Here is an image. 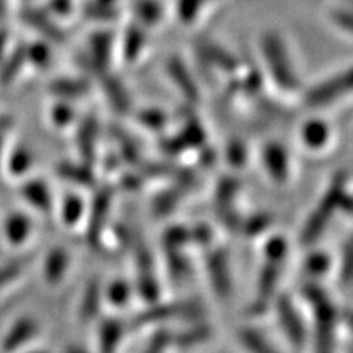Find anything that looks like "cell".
<instances>
[{"label": "cell", "mask_w": 353, "mask_h": 353, "mask_svg": "<svg viewBox=\"0 0 353 353\" xmlns=\"http://www.w3.org/2000/svg\"><path fill=\"white\" fill-rule=\"evenodd\" d=\"M74 118H75V110L68 105L58 103L52 109V119L58 127L70 125L74 121Z\"/></svg>", "instance_id": "obj_39"}, {"label": "cell", "mask_w": 353, "mask_h": 353, "mask_svg": "<svg viewBox=\"0 0 353 353\" xmlns=\"http://www.w3.org/2000/svg\"><path fill=\"white\" fill-rule=\"evenodd\" d=\"M61 211H62V219L66 225H77L85 212L83 199L79 194L65 196Z\"/></svg>", "instance_id": "obj_29"}, {"label": "cell", "mask_w": 353, "mask_h": 353, "mask_svg": "<svg viewBox=\"0 0 353 353\" xmlns=\"http://www.w3.org/2000/svg\"><path fill=\"white\" fill-rule=\"evenodd\" d=\"M239 343L245 347L246 350L250 352H274L275 347L270 345V341L267 340L261 331L255 328H241L239 333Z\"/></svg>", "instance_id": "obj_28"}, {"label": "cell", "mask_w": 353, "mask_h": 353, "mask_svg": "<svg viewBox=\"0 0 353 353\" xmlns=\"http://www.w3.org/2000/svg\"><path fill=\"white\" fill-rule=\"evenodd\" d=\"M146 48V32L145 27L140 24L131 26L123 40V54L125 62H134Z\"/></svg>", "instance_id": "obj_21"}, {"label": "cell", "mask_w": 353, "mask_h": 353, "mask_svg": "<svg viewBox=\"0 0 353 353\" xmlns=\"http://www.w3.org/2000/svg\"><path fill=\"white\" fill-rule=\"evenodd\" d=\"M110 203H112V190L102 189L99 190L93 199L88 214V225H87V237L92 243H96L101 239L103 224L108 218Z\"/></svg>", "instance_id": "obj_7"}, {"label": "cell", "mask_w": 353, "mask_h": 353, "mask_svg": "<svg viewBox=\"0 0 353 353\" xmlns=\"http://www.w3.org/2000/svg\"><path fill=\"white\" fill-rule=\"evenodd\" d=\"M330 265L331 262L328 255H325L323 252H315L305 262V271L307 274H311L312 277H323V275L327 274V271L330 270Z\"/></svg>", "instance_id": "obj_35"}, {"label": "cell", "mask_w": 353, "mask_h": 353, "mask_svg": "<svg viewBox=\"0 0 353 353\" xmlns=\"http://www.w3.org/2000/svg\"><path fill=\"white\" fill-rule=\"evenodd\" d=\"M208 0H176V14L181 22L190 26L202 14Z\"/></svg>", "instance_id": "obj_32"}, {"label": "cell", "mask_w": 353, "mask_h": 353, "mask_svg": "<svg viewBox=\"0 0 353 353\" xmlns=\"http://www.w3.org/2000/svg\"><path fill=\"white\" fill-rule=\"evenodd\" d=\"M102 299H103V292L101 283L97 280H93L87 284L81 305H80V319L84 323H90L101 312L102 307Z\"/></svg>", "instance_id": "obj_18"}, {"label": "cell", "mask_w": 353, "mask_h": 353, "mask_svg": "<svg viewBox=\"0 0 353 353\" xmlns=\"http://www.w3.org/2000/svg\"><path fill=\"white\" fill-rule=\"evenodd\" d=\"M52 93L65 99H79L90 90V84L83 79H58L52 81Z\"/></svg>", "instance_id": "obj_24"}, {"label": "cell", "mask_w": 353, "mask_h": 353, "mask_svg": "<svg viewBox=\"0 0 353 353\" xmlns=\"http://www.w3.org/2000/svg\"><path fill=\"white\" fill-rule=\"evenodd\" d=\"M280 268H281V262H275L267 259V263L262 267V271L259 274V280H258V297L256 302L252 307L255 309L256 312L263 311L265 305L270 302L271 297L275 293V289H277L279 279H280Z\"/></svg>", "instance_id": "obj_10"}, {"label": "cell", "mask_w": 353, "mask_h": 353, "mask_svg": "<svg viewBox=\"0 0 353 353\" xmlns=\"http://www.w3.org/2000/svg\"><path fill=\"white\" fill-rule=\"evenodd\" d=\"M96 121L92 117H87L79 127V132H77V145H79L81 158L84 163L90 165L94 158L96 152Z\"/></svg>", "instance_id": "obj_20"}, {"label": "cell", "mask_w": 353, "mask_h": 353, "mask_svg": "<svg viewBox=\"0 0 353 353\" xmlns=\"http://www.w3.org/2000/svg\"><path fill=\"white\" fill-rule=\"evenodd\" d=\"M352 88L350 70L341 71L336 75L312 85L305 94V105L311 109L325 108L347 94Z\"/></svg>", "instance_id": "obj_4"}, {"label": "cell", "mask_w": 353, "mask_h": 353, "mask_svg": "<svg viewBox=\"0 0 353 353\" xmlns=\"http://www.w3.org/2000/svg\"><path fill=\"white\" fill-rule=\"evenodd\" d=\"M88 48H90L88 61L94 65V68H108V63L114 50V34L110 31H101L97 34H93Z\"/></svg>", "instance_id": "obj_14"}, {"label": "cell", "mask_w": 353, "mask_h": 353, "mask_svg": "<svg viewBox=\"0 0 353 353\" xmlns=\"http://www.w3.org/2000/svg\"><path fill=\"white\" fill-rule=\"evenodd\" d=\"M37 331H39V325L36 323V319H32L30 316L19 318L5 334L2 340V350L12 352V350L21 349L22 346L30 343V341L36 337Z\"/></svg>", "instance_id": "obj_11"}, {"label": "cell", "mask_w": 353, "mask_h": 353, "mask_svg": "<svg viewBox=\"0 0 353 353\" xmlns=\"http://www.w3.org/2000/svg\"><path fill=\"white\" fill-rule=\"evenodd\" d=\"M287 243L284 239L281 237H272L268 240L267 245H265V256L270 261H275V262H284L285 255H287Z\"/></svg>", "instance_id": "obj_36"}, {"label": "cell", "mask_w": 353, "mask_h": 353, "mask_svg": "<svg viewBox=\"0 0 353 353\" xmlns=\"http://www.w3.org/2000/svg\"><path fill=\"white\" fill-rule=\"evenodd\" d=\"M275 309H277L279 321L285 337L289 339L294 349H303L307 340L306 324L293 301L289 296H280L275 303Z\"/></svg>", "instance_id": "obj_5"}, {"label": "cell", "mask_w": 353, "mask_h": 353, "mask_svg": "<svg viewBox=\"0 0 353 353\" xmlns=\"http://www.w3.org/2000/svg\"><path fill=\"white\" fill-rule=\"evenodd\" d=\"M261 57L272 81L284 92H296L301 87L289 44L277 30L263 32L259 41Z\"/></svg>", "instance_id": "obj_1"}, {"label": "cell", "mask_w": 353, "mask_h": 353, "mask_svg": "<svg viewBox=\"0 0 353 353\" xmlns=\"http://www.w3.org/2000/svg\"><path fill=\"white\" fill-rule=\"evenodd\" d=\"M105 90L108 92L109 101L112 103V106L117 110H119V112H125V110L130 108L131 102H130L125 87L121 84V81L117 79H112V77H106Z\"/></svg>", "instance_id": "obj_30"}, {"label": "cell", "mask_w": 353, "mask_h": 353, "mask_svg": "<svg viewBox=\"0 0 353 353\" xmlns=\"http://www.w3.org/2000/svg\"><path fill=\"white\" fill-rule=\"evenodd\" d=\"M22 272V263L15 261L9 262L0 267V289H3L8 284L15 281Z\"/></svg>", "instance_id": "obj_40"}, {"label": "cell", "mask_w": 353, "mask_h": 353, "mask_svg": "<svg viewBox=\"0 0 353 353\" xmlns=\"http://www.w3.org/2000/svg\"><path fill=\"white\" fill-rule=\"evenodd\" d=\"M21 194L26 201L39 211L48 214L52 209V194L46 183L41 180L27 181L21 189Z\"/></svg>", "instance_id": "obj_16"}, {"label": "cell", "mask_w": 353, "mask_h": 353, "mask_svg": "<svg viewBox=\"0 0 353 353\" xmlns=\"http://www.w3.org/2000/svg\"><path fill=\"white\" fill-rule=\"evenodd\" d=\"M130 333L127 321L119 318H108L101 324L99 328V343L101 349L105 352L117 350L121 341Z\"/></svg>", "instance_id": "obj_15"}, {"label": "cell", "mask_w": 353, "mask_h": 353, "mask_svg": "<svg viewBox=\"0 0 353 353\" xmlns=\"http://www.w3.org/2000/svg\"><path fill=\"white\" fill-rule=\"evenodd\" d=\"M167 70L171 81L175 84V87L183 93V96L189 101L190 103L199 102V87L190 74L187 65L183 62L181 58L172 57L170 58L167 63Z\"/></svg>", "instance_id": "obj_9"}, {"label": "cell", "mask_w": 353, "mask_h": 353, "mask_svg": "<svg viewBox=\"0 0 353 353\" xmlns=\"http://www.w3.org/2000/svg\"><path fill=\"white\" fill-rule=\"evenodd\" d=\"M330 24L333 26L341 34L350 36L352 34V12L349 6L339 5L331 8L327 12Z\"/></svg>", "instance_id": "obj_31"}, {"label": "cell", "mask_w": 353, "mask_h": 353, "mask_svg": "<svg viewBox=\"0 0 353 353\" xmlns=\"http://www.w3.org/2000/svg\"><path fill=\"white\" fill-rule=\"evenodd\" d=\"M70 265V256L66 250L62 248H57L49 252L43 265V275L44 280L49 284H58L65 277L66 270H68Z\"/></svg>", "instance_id": "obj_17"}, {"label": "cell", "mask_w": 353, "mask_h": 353, "mask_svg": "<svg viewBox=\"0 0 353 353\" xmlns=\"http://www.w3.org/2000/svg\"><path fill=\"white\" fill-rule=\"evenodd\" d=\"M140 123L148 128L159 130L167 124V117H163V114L158 109H149L146 112L140 114Z\"/></svg>", "instance_id": "obj_41"}, {"label": "cell", "mask_w": 353, "mask_h": 353, "mask_svg": "<svg viewBox=\"0 0 353 353\" xmlns=\"http://www.w3.org/2000/svg\"><path fill=\"white\" fill-rule=\"evenodd\" d=\"M199 53L202 54V58H205L206 62L218 70H223V72H236L239 68V62L234 54L218 43L205 41L199 44Z\"/></svg>", "instance_id": "obj_13"}, {"label": "cell", "mask_w": 353, "mask_h": 353, "mask_svg": "<svg viewBox=\"0 0 353 353\" xmlns=\"http://www.w3.org/2000/svg\"><path fill=\"white\" fill-rule=\"evenodd\" d=\"M8 167L17 175L26 172L31 167V153L26 149H17L10 154Z\"/></svg>", "instance_id": "obj_37"}, {"label": "cell", "mask_w": 353, "mask_h": 353, "mask_svg": "<svg viewBox=\"0 0 353 353\" xmlns=\"http://www.w3.org/2000/svg\"><path fill=\"white\" fill-rule=\"evenodd\" d=\"M212 328L206 323H197L192 328L183 331V333L174 334L172 346L180 349H190L201 343H205L206 340L211 339Z\"/></svg>", "instance_id": "obj_22"}, {"label": "cell", "mask_w": 353, "mask_h": 353, "mask_svg": "<svg viewBox=\"0 0 353 353\" xmlns=\"http://www.w3.org/2000/svg\"><path fill=\"white\" fill-rule=\"evenodd\" d=\"M303 145L312 150H319L328 145L331 139V128L321 119H311L302 128Z\"/></svg>", "instance_id": "obj_19"}, {"label": "cell", "mask_w": 353, "mask_h": 353, "mask_svg": "<svg viewBox=\"0 0 353 353\" xmlns=\"http://www.w3.org/2000/svg\"><path fill=\"white\" fill-rule=\"evenodd\" d=\"M134 14L137 18V24L145 28L158 26L163 15L161 3L157 2V0H143V2L137 3Z\"/></svg>", "instance_id": "obj_26"}, {"label": "cell", "mask_w": 353, "mask_h": 353, "mask_svg": "<svg viewBox=\"0 0 353 353\" xmlns=\"http://www.w3.org/2000/svg\"><path fill=\"white\" fill-rule=\"evenodd\" d=\"M3 65L0 66V84L8 85L12 83L18 74L21 72V68L27 62V54H26V46L19 48L14 52V54L8 59H3Z\"/></svg>", "instance_id": "obj_27"}, {"label": "cell", "mask_w": 353, "mask_h": 353, "mask_svg": "<svg viewBox=\"0 0 353 353\" xmlns=\"http://www.w3.org/2000/svg\"><path fill=\"white\" fill-rule=\"evenodd\" d=\"M6 48H8V32L0 31V62L3 61Z\"/></svg>", "instance_id": "obj_42"}, {"label": "cell", "mask_w": 353, "mask_h": 353, "mask_svg": "<svg viewBox=\"0 0 353 353\" xmlns=\"http://www.w3.org/2000/svg\"><path fill=\"white\" fill-rule=\"evenodd\" d=\"M31 219L24 214H12L5 221V236L12 245L26 243L31 234Z\"/></svg>", "instance_id": "obj_23"}, {"label": "cell", "mask_w": 353, "mask_h": 353, "mask_svg": "<svg viewBox=\"0 0 353 353\" xmlns=\"http://www.w3.org/2000/svg\"><path fill=\"white\" fill-rule=\"evenodd\" d=\"M58 174L62 179L80 185H92L94 176L90 171V165L87 163H61Z\"/></svg>", "instance_id": "obj_25"}, {"label": "cell", "mask_w": 353, "mask_h": 353, "mask_svg": "<svg viewBox=\"0 0 353 353\" xmlns=\"http://www.w3.org/2000/svg\"><path fill=\"white\" fill-rule=\"evenodd\" d=\"M305 299L312 307L314 339L316 350H331L336 343L337 312L336 307L321 285L309 284L305 287Z\"/></svg>", "instance_id": "obj_3"}, {"label": "cell", "mask_w": 353, "mask_h": 353, "mask_svg": "<svg viewBox=\"0 0 353 353\" xmlns=\"http://www.w3.org/2000/svg\"><path fill=\"white\" fill-rule=\"evenodd\" d=\"M263 167L275 183H285L290 174V162L287 150L279 143H270L262 153Z\"/></svg>", "instance_id": "obj_8"}, {"label": "cell", "mask_w": 353, "mask_h": 353, "mask_svg": "<svg viewBox=\"0 0 353 353\" xmlns=\"http://www.w3.org/2000/svg\"><path fill=\"white\" fill-rule=\"evenodd\" d=\"M206 270L209 280L214 287V290L218 297H227L233 289L231 284V272L228 258L224 252L214 250L206 258Z\"/></svg>", "instance_id": "obj_6"}, {"label": "cell", "mask_w": 353, "mask_h": 353, "mask_svg": "<svg viewBox=\"0 0 353 353\" xmlns=\"http://www.w3.org/2000/svg\"><path fill=\"white\" fill-rule=\"evenodd\" d=\"M106 297L115 306H125L131 299L130 284L125 281H114L106 289Z\"/></svg>", "instance_id": "obj_33"}, {"label": "cell", "mask_w": 353, "mask_h": 353, "mask_svg": "<svg viewBox=\"0 0 353 353\" xmlns=\"http://www.w3.org/2000/svg\"><path fill=\"white\" fill-rule=\"evenodd\" d=\"M26 54H27V62L36 66H46L52 59L50 48L40 41L26 46Z\"/></svg>", "instance_id": "obj_34"}, {"label": "cell", "mask_w": 353, "mask_h": 353, "mask_svg": "<svg viewBox=\"0 0 353 353\" xmlns=\"http://www.w3.org/2000/svg\"><path fill=\"white\" fill-rule=\"evenodd\" d=\"M346 181H347V174L343 171L339 172L334 176L333 183H331V185L328 187V190L324 193L321 201H319V203L312 211L311 216H309L306 221L302 236H301L303 245H311V243H315L319 237H321L323 231L328 225V221L334 215L337 209H341V211H343L346 205V208L350 211L352 202H350V196L346 193Z\"/></svg>", "instance_id": "obj_2"}, {"label": "cell", "mask_w": 353, "mask_h": 353, "mask_svg": "<svg viewBox=\"0 0 353 353\" xmlns=\"http://www.w3.org/2000/svg\"><path fill=\"white\" fill-rule=\"evenodd\" d=\"M22 21L27 22V26L34 31L40 32L43 37H46L52 41H63L65 32L63 30L53 21L52 15L49 12L43 14V10H34V9H26L22 10Z\"/></svg>", "instance_id": "obj_12"}, {"label": "cell", "mask_w": 353, "mask_h": 353, "mask_svg": "<svg viewBox=\"0 0 353 353\" xmlns=\"http://www.w3.org/2000/svg\"><path fill=\"white\" fill-rule=\"evenodd\" d=\"M172 339H174V334L171 333V331L159 330V331H157V333H153V336L150 337L146 350L161 352V350L168 349L170 346H172Z\"/></svg>", "instance_id": "obj_38"}]
</instances>
